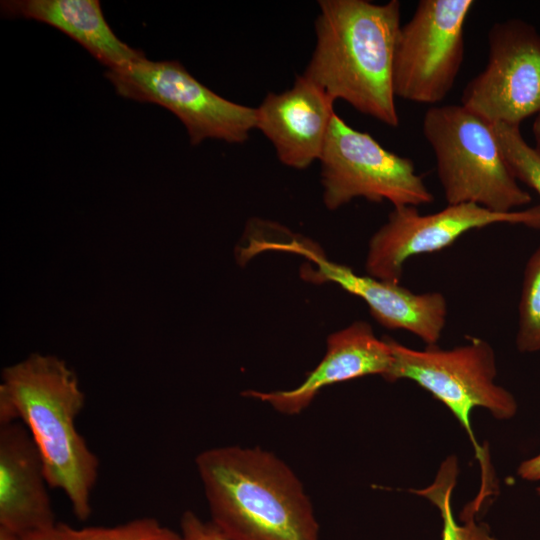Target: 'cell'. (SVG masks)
<instances>
[{"label":"cell","instance_id":"cell-1","mask_svg":"<svg viewBox=\"0 0 540 540\" xmlns=\"http://www.w3.org/2000/svg\"><path fill=\"white\" fill-rule=\"evenodd\" d=\"M0 424L21 422L37 446L49 487L61 490L81 521L91 512L99 460L76 428L85 395L66 362L30 354L1 374Z\"/></svg>","mask_w":540,"mask_h":540},{"label":"cell","instance_id":"cell-2","mask_svg":"<svg viewBox=\"0 0 540 540\" xmlns=\"http://www.w3.org/2000/svg\"><path fill=\"white\" fill-rule=\"evenodd\" d=\"M195 465L211 522L228 540H320L313 505L294 471L259 447L221 446Z\"/></svg>","mask_w":540,"mask_h":540},{"label":"cell","instance_id":"cell-3","mask_svg":"<svg viewBox=\"0 0 540 540\" xmlns=\"http://www.w3.org/2000/svg\"><path fill=\"white\" fill-rule=\"evenodd\" d=\"M316 44L304 76L381 123L398 127L393 65L401 3L320 0Z\"/></svg>","mask_w":540,"mask_h":540},{"label":"cell","instance_id":"cell-4","mask_svg":"<svg viewBox=\"0 0 540 540\" xmlns=\"http://www.w3.org/2000/svg\"><path fill=\"white\" fill-rule=\"evenodd\" d=\"M447 205L508 213L531 203L503 157L493 126L464 106H432L422 120Z\"/></svg>","mask_w":540,"mask_h":540},{"label":"cell","instance_id":"cell-5","mask_svg":"<svg viewBox=\"0 0 540 540\" xmlns=\"http://www.w3.org/2000/svg\"><path fill=\"white\" fill-rule=\"evenodd\" d=\"M387 340L393 363L384 379L412 380L447 406L468 433L481 462L482 481H486L485 455L473 434L471 412L483 407L497 419H509L517 410L513 395L495 382L496 358L491 345L472 337L468 343L451 349L433 345L416 350L392 338Z\"/></svg>","mask_w":540,"mask_h":540},{"label":"cell","instance_id":"cell-6","mask_svg":"<svg viewBox=\"0 0 540 540\" xmlns=\"http://www.w3.org/2000/svg\"><path fill=\"white\" fill-rule=\"evenodd\" d=\"M323 202L336 210L355 198L389 201L393 207L427 205L434 196L413 161L395 154L370 134L334 114L322 154Z\"/></svg>","mask_w":540,"mask_h":540},{"label":"cell","instance_id":"cell-7","mask_svg":"<svg viewBox=\"0 0 540 540\" xmlns=\"http://www.w3.org/2000/svg\"><path fill=\"white\" fill-rule=\"evenodd\" d=\"M105 77L120 96L154 103L185 126L192 145L205 139L243 143L256 128V108L221 97L194 78L178 61L140 58L107 70Z\"/></svg>","mask_w":540,"mask_h":540},{"label":"cell","instance_id":"cell-8","mask_svg":"<svg viewBox=\"0 0 540 540\" xmlns=\"http://www.w3.org/2000/svg\"><path fill=\"white\" fill-rule=\"evenodd\" d=\"M473 0H420L401 26L393 65L396 97L434 105L445 99L465 54V23Z\"/></svg>","mask_w":540,"mask_h":540},{"label":"cell","instance_id":"cell-9","mask_svg":"<svg viewBox=\"0 0 540 540\" xmlns=\"http://www.w3.org/2000/svg\"><path fill=\"white\" fill-rule=\"evenodd\" d=\"M488 60L461 96V105L494 124L520 126L540 113V33L522 19L494 23Z\"/></svg>","mask_w":540,"mask_h":540},{"label":"cell","instance_id":"cell-10","mask_svg":"<svg viewBox=\"0 0 540 540\" xmlns=\"http://www.w3.org/2000/svg\"><path fill=\"white\" fill-rule=\"evenodd\" d=\"M500 223L540 229V205L499 213L462 203L423 215L414 206L394 207L387 221L370 238L366 272L379 280L400 283L409 258L440 251L471 230Z\"/></svg>","mask_w":540,"mask_h":540},{"label":"cell","instance_id":"cell-11","mask_svg":"<svg viewBox=\"0 0 540 540\" xmlns=\"http://www.w3.org/2000/svg\"><path fill=\"white\" fill-rule=\"evenodd\" d=\"M258 252L279 250L303 256V279L313 283L333 282L361 298L373 318L388 329H402L420 338L427 346L437 345L447 320V301L440 292L415 293L400 285L356 274L351 268L332 262L312 241L290 237L276 241L261 238Z\"/></svg>","mask_w":540,"mask_h":540},{"label":"cell","instance_id":"cell-12","mask_svg":"<svg viewBox=\"0 0 540 540\" xmlns=\"http://www.w3.org/2000/svg\"><path fill=\"white\" fill-rule=\"evenodd\" d=\"M40 452L19 421L0 424V540L53 531L58 522Z\"/></svg>","mask_w":540,"mask_h":540},{"label":"cell","instance_id":"cell-13","mask_svg":"<svg viewBox=\"0 0 540 540\" xmlns=\"http://www.w3.org/2000/svg\"><path fill=\"white\" fill-rule=\"evenodd\" d=\"M333 100L304 75L281 93H268L256 108V129L272 143L281 163L305 169L319 160L335 114Z\"/></svg>","mask_w":540,"mask_h":540},{"label":"cell","instance_id":"cell-14","mask_svg":"<svg viewBox=\"0 0 540 540\" xmlns=\"http://www.w3.org/2000/svg\"><path fill=\"white\" fill-rule=\"evenodd\" d=\"M392 363L387 338H377L369 323L356 321L328 336L324 357L297 387L269 392L246 390L243 395L268 403L282 414L297 415L324 387L368 375L385 378Z\"/></svg>","mask_w":540,"mask_h":540},{"label":"cell","instance_id":"cell-15","mask_svg":"<svg viewBox=\"0 0 540 540\" xmlns=\"http://www.w3.org/2000/svg\"><path fill=\"white\" fill-rule=\"evenodd\" d=\"M0 6L7 18L35 20L63 32L107 70L145 57L115 35L98 0H5Z\"/></svg>","mask_w":540,"mask_h":540},{"label":"cell","instance_id":"cell-16","mask_svg":"<svg viewBox=\"0 0 540 540\" xmlns=\"http://www.w3.org/2000/svg\"><path fill=\"white\" fill-rule=\"evenodd\" d=\"M457 473V460L455 456H450L441 464L430 486L413 492L427 498L439 509L443 519L441 540H496L486 526L475 523L473 515L479 507L474 502L470 504L464 524L459 525L454 519L451 494L456 484Z\"/></svg>","mask_w":540,"mask_h":540},{"label":"cell","instance_id":"cell-17","mask_svg":"<svg viewBox=\"0 0 540 540\" xmlns=\"http://www.w3.org/2000/svg\"><path fill=\"white\" fill-rule=\"evenodd\" d=\"M56 540H182L180 532L163 526L151 517L137 518L115 526L75 528L58 522Z\"/></svg>","mask_w":540,"mask_h":540},{"label":"cell","instance_id":"cell-18","mask_svg":"<svg viewBox=\"0 0 540 540\" xmlns=\"http://www.w3.org/2000/svg\"><path fill=\"white\" fill-rule=\"evenodd\" d=\"M516 346L522 353L540 351V245L531 254L524 269Z\"/></svg>","mask_w":540,"mask_h":540},{"label":"cell","instance_id":"cell-19","mask_svg":"<svg viewBox=\"0 0 540 540\" xmlns=\"http://www.w3.org/2000/svg\"><path fill=\"white\" fill-rule=\"evenodd\" d=\"M492 126L512 175L540 196V153L526 142L520 126L507 124Z\"/></svg>","mask_w":540,"mask_h":540},{"label":"cell","instance_id":"cell-20","mask_svg":"<svg viewBox=\"0 0 540 540\" xmlns=\"http://www.w3.org/2000/svg\"><path fill=\"white\" fill-rule=\"evenodd\" d=\"M180 534L182 540H228L211 521L202 520L191 510L180 518Z\"/></svg>","mask_w":540,"mask_h":540},{"label":"cell","instance_id":"cell-21","mask_svg":"<svg viewBox=\"0 0 540 540\" xmlns=\"http://www.w3.org/2000/svg\"><path fill=\"white\" fill-rule=\"evenodd\" d=\"M518 475L528 481L540 480V453L522 462L518 468Z\"/></svg>","mask_w":540,"mask_h":540},{"label":"cell","instance_id":"cell-22","mask_svg":"<svg viewBox=\"0 0 540 540\" xmlns=\"http://www.w3.org/2000/svg\"><path fill=\"white\" fill-rule=\"evenodd\" d=\"M532 134L535 140L534 148L540 153V113L536 115L533 125Z\"/></svg>","mask_w":540,"mask_h":540},{"label":"cell","instance_id":"cell-23","mask_svg":"<svg viewBox=\"0 0 540 540\" xmlns=\"http://www.w3.org/2000/svg\"><path fill=\"white\" fill-rule=\"evenodd\" d=\"M54 531L36 532L24 537L22 540H56Z\"/></svg>","mask_w":540,"mask_h":540},{"label":"cell","instance_id":"cell-24","mask_svg":"<svg viewBox=\"0 0 540 540\" xmlns=\"http://www.w3.org/2000/svg\"><path fill=\"white\" fill-rule=\"evenodd\" d=\"M537 492L540 494V487L537 489Z\"/></svg>","mask_w":540,"mask_h":540}]
</instances>
